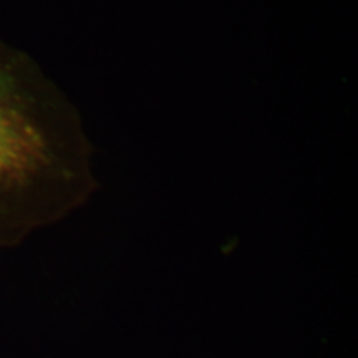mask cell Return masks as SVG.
I'll list each match as a JSON object with an SVG mask.
<instances>
[{
    "instance_id": "6da1fadb",
    "label": "cell",
    "mask_w": 358,
    "mask_h": 358,
    "mask_svg": "<svg viewBox=\"0 0 358 358\" xmlns=\"http://www.w3.org/2000/svg\"><path fill=\"white\" fill-rule=\"evenodd\" d=\"M96 185L73 103L32 57L0 40V229L57 216Z\"/></svg>"
}]
</instances>
